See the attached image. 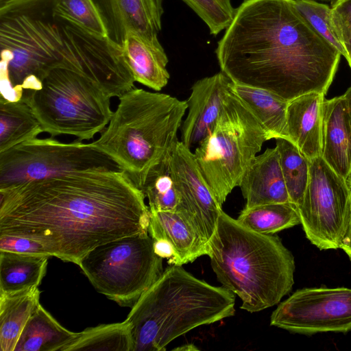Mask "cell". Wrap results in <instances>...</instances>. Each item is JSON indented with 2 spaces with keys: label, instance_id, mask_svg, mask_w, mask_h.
<instances>
[{
  "label": "cell",
  "instance_id": "cell-17",
  "mask_svg": "<svg viewBox=\"0 0 351 351\" xmlns=\"http://www.w3.org/2000/svg\"><path fill=\"white\" fill-rule=\"evenodd\" d=\"M239 187L245 199V208L290 202L276 147L267 148L255 156L243 176Z\"/></svg>",
  "mask_w": 351,
  "mask_h": 351
},
{
  "label": "cell",
  "instance_id": "cell-15",
  "mask_svg": "<svg viewBox=\"0 0 351 351\" xmlns=\"http://www.w3.org/2000/svg\"><path fill=\"white\" fill-rule=\"evenodd\" d=\"M105 25L107 38L122 47L129 32L158 38L164 0H93Z\"/></svg>",
  "mask_w": 351,
  "mask_h": 351
},
{
  "label": "cell",
  "instance_id": "cell-33",
  "mask_svg": "<svg viewBox=\"0 0 351 351\" xmlns=\"http://www.w3.org/2000/svg\"><path fill=\"white\" fill-rule=\"evenodd\" d=\"M331 21L351 69V0L340 1L331 7Z\"/></svg>",
  "mask_w": 351,
  "mask_h": 351
},
{
  "label": "cell",
  "instance_id": "cell-37",
  "mask_svg": "<svg viewBox=\"0 0 351 351\" xmlns=\"http://www.w3.org/2000/svg\"><path fill=\"white\" fill-rule=\"evenodd\" d=\"M174 350H175L186 351V350H197L198 349L193 345L187 344V345H184V346H182L180 348H176Z\"/></svg>",
  "mask_w": 351,
  "mask_h": 351
},
{
  "label": "cell",
  "instance_id": "cell-30",
  "mask_svg": "<svg viewBox=\"0 0 351 351\" xmlns=\"http://www.w3.org/2000/svg\"><path fill=\"white\" fill-rule=\"evenodd\" d=\"M55 10L95 35L107 37L100 14L93 0H55Z\"/></svg>",
  "mask_w": 351,
  "mask_h": 351
},
{
  "label": "cell",
  "instance_id": "cell-18",
  "mask_svg": "<svg viewBox=\"0 0 351 351\" xmlns=\"http://www.w3.org/2000/svg\"><path fill=\"white\" fill-rule=\"evenodd\" d=\"M325 95L312 92L289 101V140L310 160L322 154L323 105Z\"/></svg>",
  "mask_w": 351,
  "mask_h": 351
},
{
  "label": "cell",
  "instance_id": "cell-25",
  "mask_svg": "<svg viewBox=\"0 0 351 351\" xmlns=\"http://www.w3.org/2000/svg\"><path fill=\"white\" fill-rule=\"evenodd\" d=\"M44 132L30 106L23 100L0 97V153Z\"/></svg>",
  "mask_w": 351,
  "mask_h": 351
},
{
  "label": "cell",
  "instance_id": "cell-14",
  "mask_svg": "<svg viewBox=\"0 0 351 351\" xmlns=\"http://www.w3.org/2000/svg\"><path fill=\"white\" fill-rule=\"evenodd\" d=\"M231 80L222 71L198 80L191 87L187 115L180 127V141L188 148L197 147L215 128Z\"/></svg>",
  "mask_w": 351,
  "mask_h": 351
},
{
  "label": "cell",
  "instance_id": "cell-16",
  "mask_svg": "<svg viewBox=\"0 0 351 351\" xmlns=\"http://www.w3.org/2000/svg\"><path fill=\"white\" fill-rule=\"evenodd\" d=\"M321 156L348 180L351 174V119L344 95L324 99Z\"/></svg>",
  "mask_w": 351,
  "mask_h": 351
},
{
  "label": "cell",
  "instance_id": "cell-38",
  "mask_svg": "<svg viewBox=\"0 0 351 351\" xmlns=\"http://www.w3.org/2000/svg\"><path fill=\"white\" fill-rule=\"evenodd\" d=\"M319 1L330 2L331 7H332L335 5H336L339 0H319Z\"/></svg>",
  "mask_w": 351,
  "mask_h": 351
},
{
  "label": "cell",
  "instance_id": "cell-35",
  "mask_svg": "<svg viewBox=\"0 0 351 351\" xmlns=\"http://www.w3.org/2000/svg\"><path fill=\"white\" fill-rule=\"evenodd\" d=\"M341 248L346 253L349 258H351V221Z\"/></svg>",
  "mask_w": 351,
  "mask_h": 351
},
{
  "label": "cell",
  "instance_id": "cell-22",
  "mask_svg": "<svg viewBox=\"0 0 351 351\" xmlns=\"http://www.w3.org/2000/svg\"><path fill=\"white\" fill-rule=\"evenodd\" d=\"M39 304L23 328L14 351H63L77 337Z\"/></svg>",
  "mask_w": 351,
  "mask_h": 351
},
{
  "label": "cell",
  "instance_id": "cell-21",
  "mask_svg": "<svg viewBox=\"0 0 351 351\" xmlns=\"http://www.w3.org/2000/svg\"><path fill=\"white\" fill-rule=\"evenodd\" d=\"M231 90L250 110L266 132L268 140H289L287 128L288 101L260 88L231 82Z\"/></svg>",
  "mask_w": 351,
  "mask_h": 351
},
{
  "label": "cell",
  "instance_id": "cell-39",
  "mask_svg": "<svg viewBox=\"0 0 351 351\" xmlns=\"http://www.w3.org/2000/svg\"><path fill=\"white\" fill-rule=\"evenodd\" d=\"M347 182H348V185L350 186V187L351 188V174L350 175V176L348 177V180H347Z\"/></svg>",
  "mask_w": 351,
  "mask_h": 351
},
{
  "label": "cell",
  "instance_id": "cell-42",
  "mask_svg": "<svg viewBox=\"0 0 351 351\" xmlns=\"http://www.w3.org/2000/svg\"><path fill=\"white\" fill-rule=\"evenodd\" d=\"M350 259L351 260V258H350Z\"/></svg>",
  "mask_w": 351,
  "mask_h": 351
},
{
  "label": "cell",
  "instance_id": "cell-28",
  "mask_svg": "<svg viewBox=\"0 0 351 351\" xmlns=\"http://www.w3.org/2000/svg\"><path fill=\"white\" fill-rule=\"evenodd\" d=\"M276 147L290 202L298 210L309 180V160L288 139L276 138Z\"/></svg>",
  "mask_w": 351,
  "mask_h": 351
},
{
  "label": "cell",
  "instance_id": "cell-7",
  "mask_svg": "<svg viewBox=\"0 0 351 351\" xmlns=\"http://www.w3.org/2000/svg\"><path fill=\"white\" fill-rule=\"evenodd\" d=\"M267 141L263 127L230 87L215 128L193 152L206 182L221 206L239 186Z\"/></svg>",
  "mask_w": 351,
  "mask_h": 351
},
{
  "label": "cell",
  "instance_id": "cell-41",
  "mask_svg": "<svg viewBox=\"0 0 351 351\" xmlns=\"http://www.w3.org/2000/svg\"><path fill=\"white\" fill-rule=\"evenodd\" d=\"M342 1V0H339V1ZM339 1H338V2H339Z\"/></svg>",
  "mask_w": 351,
  "mask_h": 351
},
{
  "label": "cell",
  "instance_id": "cell-29",
  "mask_svg": "<svg viewBox=\"0 0 351 351\" xmlns=\"http://www.w3.org/2000/svg\"><path fill=\"white\" fill-rule=\"evenodd\" d=\"M171 152L149 172L141 189L148 199L149 210H179L180 195L171 167Z\"/></svg>",
  "mask_w": 351,
  "mask_h": 351
},
{
  "label": "cell",
  "instance_id": "cell-6",
  "mask_svg": "<svg viewBox=\"0 0 351 351\" xmlns=\"http://www.w3.org/2000/svg\"><path fill=\"white\" fill-rule=\"evenodd\" d=\"M119 103L91 145L115 161L141 190L149 172L172 150L187 110L186 101L135 86Z\"/></svg>",
  "mask_w": 351,
  "mask_h": 351
},
{
  "label": "cell",
  "instance_id": "cell-19",
  "mask_svg": "<svg viewBox=\"0 0 351 351\" xmlns=\"http://www.w3.org/2000/svg\"><path fill=\"white\" fill-rule=\"evenodd\" d=\"M122 49L135 82L156 91L167 86L170 78L167 69L169 60L158 38L129 32Z\"/></svg>",
  "mask_w": 351,
  "mask_h": 351
},
{
  "label": "cell",
  "instance_id": "cell-2",
  "mask_svg": "<svg viewBox=\"0 0 351 351\" xmlns=\"http://www.w3.org/2000/svg\"><path fill=\"white\" fill-rule=\"evenodd\" d=\"M215 53L232 82L288 102L312 92L326 95L341 56L301 15L295 0H244Z\"/></svg>",
  "mask_w": 351,
  "mask_h": 351
},
{
  "label": "cell",
  "instance_id": "cell-40",
  "mask_svg": "<svg viewBox=\"0 0 351 351\" xmlns=\"http://www.w3.org/2000/svg\"><path fill=\"white\" fill-rule=\"evenodd\" d=\"M8 0H0V3H3Z\"/></svg>",
  "mask_w": 351,
  "mask_h": 351
},
{
  "label": "cell",
  "instance_id": "cell-24",
  "mask_svg": "<svg viewBox=\"0 0 351 351\" xmlns=\"http://www.w3.org/2000/svg\"><path fill=\"white\" fill-rule=\"evenodd\" d=\"M38 287L0 295V350L14 351L21 334L40 304Z\"/></svg>",
  "mask_w": 351,
  "mask_h": 351
},
{
  "label": "cell",
  "instance_id": "cell-31",
  "mask_svg": "<svg viewBox=\"0 0 351 351\" xmlns=\"http://www.w3.org/2000/svg\"><path fill=\"white\" fill-rule=\"evenodd\" d=\"M295 4L310 25L346 58L331 21V7L315 0H295Z\"/></svg>",
  "mask_w": 351,
  "mask_h": 351
},
{
  "label": "cell",
  "instance_id": "cell-13",
  "mask_svg": "<svg viewBox=\"0 0 351 351\" xmlns=\"http://www.w3.org/2000/svg\"><path fill=\"white\" fill-rule=\"evenodd\" d=\"M171 169L180 195V213L207 243L223 211L206 182L194 153L180 141L171 152Z\"/></svg>",
  "mask_w": 351,
  "mask_h": 351
},
{
  "label": "cell",
  "instance_id": "cell-4",
  "mask_svg": "<svg viewBox=\"0 0 351 351\" xmlns=\"http://www.w3.org/2000/svg\"><path fill=\"white\" fill-rule=\"evenodd\" d=\"M207 255L218 280L250 313L278 304L294 284V257L281 239L254 232L223 211Z\"/></svg>",
  "mask_w": 351,
  "mask_h": 351
},
{
  "label": "cell",
  "instance_id": "cell-26",
  "mask_svg": "<svg viewBox=\"0 0 351 351\" xmlns=\"http://www.w3.org/2000/svg\"><path fill=\"white\" fill-rule=\"evenodd\" d=\"M132 326L122 322L101 324L78 332L63 351H133Z\"/></svg>",
  "mask_w": 351,
  "mask_h": 351
},
{
  "label": "cell",
  "instance_id": "cell-27",
  "mask_svg": "<svg viewBox=\"0 0 351 351\" xmlns=\"http://www.w3.org/2000/svg\"><path fill=\"white\" fill-rule=\"evenodd\" d=\"M237 220L246 228L265 234H274L300 224L298 210L290 202L244 208Z\"/></svg>",
  "mask_w": 351,
  "mask_h": 351
},
{
  "label": "cell",
  "instance_id": "cell-5",
  "mask_svg": "<svg viewBox=\"0 0 351 351\" xmlns=\"http://www.w3.org/2000/svg\"><path fill=\"white\" fill-rule=\"evenodd\" d=\"M234 293L169 265L132 307L133 351H161L176 338L234 314Z\"/></svg>",
  "mask_w": 351,
  "mask_h": 351
},
{
  "label": "cell",
  "instance_id": "cell-3",
  "mask_svg": "<svg viewBox=\"0 0 351 351\" xmlns=\"http://www.w3.org/2000/svg\"><path fill=\"white\" fill-rule=\"evenodd\" d=\"M55 0L0 3V92L19 101L23 87L41 82L55 68L83 73L94 59L99 36L55 10Z\"/></svg>",
  "mask_w": 351,
  "mask_h": 351
},
{
  "label": "cell",
  "instance_id": "cell-12",
  "mask_svg": "<svg viewBox=\"0 0 351 351\" xmlns=\"http://www.w3.org/2000/svg\"><path fill=\"white\" fill-rule=\"evenodd\" d=\"M270 324L294 333L351 330V289L326 287L297 290L280 302Z\"/></svg>",
  "mask_w": 351,
  "mask_h": 351
},
{
  "label": "cell",
  "instance_id": "cell-8",
  "mask_svg": "<svg viewBox=\"0 0 351 351\" xmlns=\"http://www.w3.org/2000/svg\"><path fill=\"white\" fill-rule=\"evenodd\" d=\"M110 98L84 76L55 68L43 79L40 88L24 90L22 99L51 137L67 134L89 141L108 125L113 114Z\"/></svg>",
  "mask_w": 351,
  "mask_h": 351
},
{
  "label": "cell",
  "instance_id": "cell-9",
  "mask_svg": "<svg viewBox=\"0 0 351 351\" xmlns=\"http://www.w3.org/2000/svg\"><path fill=\"white\" fill-rule=\"evenodd\" d=\"M162 260L149 234H136L96 247L77 265L98 292L132 308L162 274Z\"/></svg>",
  "mask_w": 351,
  "mask_h": 351
},
{
  "label": "cell",
  "instance_id": "cell-11",
  "mask_svg": "<svg viewBox=\"0 0 351 351\" xmlns=\"http://www.w3.org/2000/svg\"><path fill=\"white\" fill-rule=\"evenodd\" d=\"M309 164V180L298 208L300 224L319 250L341 248L351 221V188L322 156Z\"/></svg>",
  "mask_w": 351,
  "mask_h": 351
},
{
  "label": "cell",
  "instance_id": "cell-34",
  "mask_svg": "<svg viewBox=\"0 0 351 351\" xmlns=\"http://www.w3.org/2000/svg\"><path fill=\"white\" fill-rule=\"evenodd\" d=\"M0 250L51 257L40 243L18 236L0 235Z\"/></svg>",
  "mask_w": 351,
  "mask_h": 351
},
{
  "label": "cell",
  "instance_id": "cell-23",
  "mask_svg": "<svg viewBox=\"0 0 351 351\" xmlns=\"http://www.w3.org/2000/svg\"><path fill=\"white\" fill-rule=\"evenodd\" d=\"M49 258L0 250V295L38 287Z\"/></svg>",
  "mask_w": 351,
  "mask_h": 351
},
{
  "label": "cell",
  "instance_id": "cell-32",
  "mask_svg": "<svg viewBox=\"0 0 351 351\" xmlns=\"http://www.w3.org/2000/svg\"><path fill=\"white\" fill-rule=\"evenodd\" d=\"M206 24L216 36L232 22L235 9L231 0H182Z\"/></svg>",
  "mask_w": 351,
  "mask_h": 351
},
{
  "label": "cell",
  "instance_id": "cell-20",
  "mask_svg": "<svg viewBox=\"0 0 351 351\" xmlns=\"http://www.w3.org/2000/svg\"><path fill=\"white\" fill-rule=\"evenodd\" d=\"M148 234L153 240L167 242L174 254L173 265L182 266L208 254V243L190 226L185 218L174 211H152Z\"/></svg>",
  "mask_w": 351,
  "mask_h": 351
},
{
  "label": "cell",
  "instance_id": "cell-10",
  "mask_svg": "<svg viewBox=\"0 0 351 351\" xmlns=\"http://www.w3.org/2000/svg\"><path fill=\"white\" fill-rule=\"evenodd\" d=\"M97 169L123 171L90 143L35 138L0 153V189Z\"/></svg>",
  "mask_w": 351,
  "mask_h": 351
},
{
  "label": "cell",
  "instance_id": "cell-1",
  "mask_svg": "<svg viewBox=\"0 0 351 351\" xmlns=\"http://www.w3.org/2000/svg\"><path fill=\"white\" fill-rule=\"evenodd\" d=\"M145 195L123 171L89 170L0 189V235L25 237L78 265L96 247L147 234Z\"/></svg>",
  "mask_w": 351,
  "mask_h": 351
},
{
  "label": "cell",
  "instance_id": "cell-36",
  "mask_svg": "<svg viewBox=\"0 0 351 351\" xmlns=\"http://www.w3.org/2000/svg\"><path fill=\"white\" fill-rule=\"evenodd\" d=\"M344 96L348 102L350 114V119H351V86L346 90V92L344 94Z\"/></svg>",
  "mask_w": 351,
  "mask_h": 351
}]
</instances>
